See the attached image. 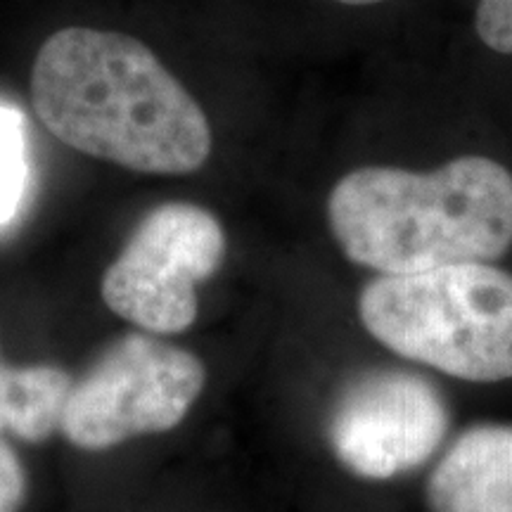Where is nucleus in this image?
<instances>
[{"label":"nucleus","mask_w":512,"mask_h":512,"mask_svg":"<svg viewBox=\"0 0 512 512\" xmlns=\"http://www.w3.org/2000/svg\"><path fill=\"white\" fill-rule=\"evenodd\" d=\"M31 105L62 145L138 174H195L214 150L200 102L121 31H55L34 57Z\"/></svg>","instance_id":"nucleus-1"},{"label":"nucleus","mask_w":512,"mask_h":512,"mask_svg":"<svg viewBox=\"0 0 512 512\" xmlns=\"http://www.w3.org/2000/svg\"><path fill=\"white\" fill-rule=\"evenodd\" d=\"M325 219L344 259L375 275L498 261L512 247V171L475 152L430 169L361 164L330 188Z\"/></svg>","instance_id":"nucleus-2"},{"label":"nucleus","mask_w":512,"mask_h":512,"mask_svg":"<svg viewBox=\"0 0 512 512\" xmlns=\"http://www.w3.org/2000/svg\"><path fill=\"white\" fill-rule=\"evenodd\" d=\"M356 316L415 366L472 384L512 380V273L496 261L375 275L358 290Z\"/></svg>","instance_id":"nucleus-3"},{"label":"nucleus","mask_w":512,"mask_h":512,"mask_svg":"<svg viewBox=\"0 0 512 512\" xmlns=\"http://www.w3.org/2000/svg\"><path fill=\"white\" fill-rule=\"evenodd\" d=\"M207 384L202 358L157 339L128 332L74 380L60 432L81 451H107L133 437L181 425Z\"/></svg>","instance_id":"nucleus-4"},{"label":"nucleus","mask_w":512,"mask_h":512,"mask_svg":"<svg viewBox=\"0 0 512 512\" xmlns=\"http://www.w3.org/2000/svg\"><path fill=\"white\" fill-rule=\"evenodd\" d=\"M226 230L209 209L166 202L147 211L102 278L107 309L150 335H178L200 313L197 285L226 259Z\"/></svg>","instance_id":"nucleus-5"},{"label":"nucleus","mask_w":512,"mask_h":512,"mask_svg":"<svg viewBox=\"0 0 512 512\" xmlns=\"http://www.w3.org/2000/svg\"><path fill=\"white\" fill-rule=\"evenodd\" d=\"M451 408L430 377L413 368L358 370L328 415V444L344 470L366 482H392L437 456Z\"/></svg>","instance_id":"nucleus-6"},{"label":"nucleus","mask_w":512,"mask_h":512,"mask_svg":"<svg viewBox=\"0 0 512 512\" xmlns=\"http://www.w3.org/2000/svg\"><path fill=\"white\" fill-rule=\"evenodd\" d=\"M430 512H512V425L479 422L448 444L425 484Z\"/></svg>","instance_id":"nucleus-7"},{"label":"nucleus","mask_w":512,"mask_h":512,"mask_svg":"<svg viewBox=\"0 0 512 512\" xmlns=\"http://www.w3.org/2000/svg\"><path fill=\"white\" fill-rule=\"evenodd\" d=\"M72 375L57 366H10L0 358V432L43 444L60 430Z\"/></svg>","instance_id":"nucleus-8"},{"label":"nucleus","mask_w":512,"mask_h":512,"mask_svg":"<svg viewBox=\"0 0 512 512\" xmlns=\"http://www.w3.org/2000/svg\"><path fill=\"white\" fill-rule=\"evenodd\" d=\"M27 181L22 121L15 112L0 110V223L15 216Z\"/></svg>","instance_id":"nucleus-9"},{"label":"nucleus","mask_w":512,"mask_h":512,"mask_svg":"<svg viewBox=\"0 0 512 512\" xmlns=\"http://www.w3.org/2000/svg\"><path fill=\"white\" fill-rule=\"evenodd\" d=\"M472 31L486 50L512 55V0H479Z\"/></svg>","instance_id":"nucleus-10"},{"label":"nucleus","mask_w":512,"mask_h":512,"mask_svg":"<svg viewBox=\"0 0 512 512\" xmlns=\"http://www.w3.org/2000/svg\"><path fill=\"white\" fill-rule=\"evenodd\" d=\"M27 498V472L8 441L0 437V512H19Z\"/></svg>","instance_id":"nucleus-11"},{"label":"nucleus","mask_w":512,"mask_h":512,"mask_svg":"<svg viewBox=\"0 0 512 512\" xmlns=\"http://www.w3.org/2000/svg\"><path fill=\"white\" fill-rule=\"evenodd\" d=\"M332 3L347 5V8H375V5L387 3V0H332Z\"/></svg>","instance_id":"nucleus-12"}]
</instances>
